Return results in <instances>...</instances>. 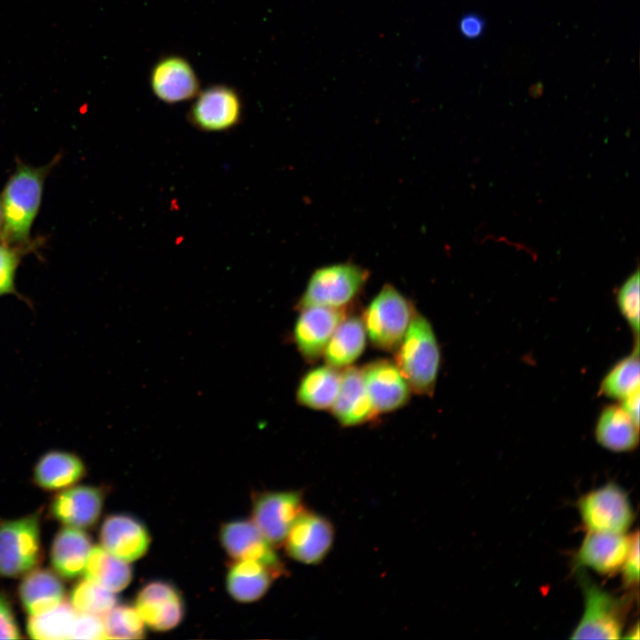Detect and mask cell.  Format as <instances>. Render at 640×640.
<instances>
[{"label": "cell", "mask_w": 640, "mask_h": 640, "mask_svg": "<svg viewBox=\"0 0 640 640\" xmlns=\"http://www.w3.org/2000/svg\"><path fill=\"white\" fill-rule=\"evenodd\" d=\"M60 159L56 156L38 167L22 161L16 164L0 196L3 216L0 242L10 245L38 242L30 237L32 226L41 207L44 181Z\"/></svg>", "instance_id": "1"}, {"label": "cell", "mask_w": 640, "mask_h": 640, "mask_svg": "<svg viewBox=\"0 0 640 640\" xmlns=\"http://www.w3.org/2000/svg\"><path fill=\"white\" fill-rule=\"evenodd\" d=\"M396 351V364L411 389L431 396L440 369L441 352L433 327L424 316L414 312Z\"/></svg>", "instance_id": "2"}, {"label": "cell", "mask_w": 640, "mask_h": 640, "mask_svg": "<svg viewBox=\"0 0 640 640\" xmlns=\"http://www.w3.org/2000/svg\"><path fill=\"white\" fill-rule=\"evenodd\" d=\"M583 612L571 639H620L624 633L629 602L580 577Z\"/></svg>", "instance_id": "3"}, {"label": "cell", "mask_w": 640, "mask_h": 640, "mask_svg": "<svg viewBox=\"0 0 640 640\" xmlns=\"http://www.w3.org/2000/svg\"><path fill=\"white\" fill-rule=\"evenodd\" d=\"M369 276L367 269L350 261L319 267L309 276L298 308L345 307L363 290Z\"/></svg>", "instance_id": "4"}, {"label": "cell", "mask_w": 640, "mask_h": 640, "mask_svg": "<svg viewBox=\"0 0 640 640\" xmlns=\"http://www.w3.org/2000/svg\"><path fill=\"white\" fill-rule=\"evenodd\" d=\"M414 312L411 302L387 284L370 302L362 320L372 343L393 351L402 341Z\"/></svg>", "instance_id": "5"}, {"label": "cell", "mask_w": 640, "mask_h": 640, "mask_svg": "<svg viewBox=\"0 0 640 640\" xmlns=\"http://www.w3.org/2000/svg\"><path fill=\"white\" fill-rule=\"evenodd\" d=\"M42 561L39 513L0 520V576L17 578Z\"/></svg>", "instance_id": "6"}, {"label": "cell", "mask_w": 640, "mask_h": 640, "mask_svg": "<svg viewBox=\"0 0 640 640\" xmlns=\"http://www.w3.org/2000/svg\"><path fill=\"white\" fill-rule=\"evenodd\" d=\"M577 508L587 532L627 533L635 521L628 494L612 482L583 494Z\"/></svg>", "instance_id": "7"}, {"label": "cell", "mask_w": 640, "mask_h": 640, "mask_svg": "<svg viewBox=\"0 0 640 640\" xmlns=\"http://www.w3.org/2000/svg\"><path fill=\"white\" fill-rule=\"evenodd\" d=\"M304 509L300 491L256 492L252 497V521L274 547H279Z\"/></svg>", "instance_id": "8"}, {"label": "cell", "mask_w": 640, "mask_h": 640, "mask_svg": "<svg viewBox=\"0 0 640 640\" xmlns=\"http://www.w3.org/2000/svg\"><path fill=\"white\" fill-rule=\"evenodd\" d=\"M193 100L188 118L198 130L225 132L236 126L242 119V98L232 86L212 84L200 90Z\"/></svg>", "instance_id": "9"}, {"label": "cell", "mask_w": 640, "mask_h": 640, "mask_svg": "<svg viewBox=\"0 0 640 640\" xmlns=\"http://www.w3.org/2000/svg\"><path fill=\"white\" fill-rule=\"evenodd\" d=\"M333 540L334 529L330 520L305 508L292 525L284 545L291 558L314 565L324 559Z\"/></svg>", "instance_id": "10"}, {"label": "cell", "mask_w": 640, "mask_h": 640, "mask_svg": "<svg viewBox=\"0 0 640 640\" xmlns=\"http://www.w3.org/2000/svg\"><path fill=\"white\" fill-rule=\"evenodd\" d=\"M220 540L222 548L235 561H256L269 567L279 576L284 574V566L274 546L252 521L235 520L222 524Z\"/></svg>", "instance_id": "11"}, {"label": "cell", "mask_w": 640, "mask_h": 640, "mask_svg": "<svg viewBox=\"0 0 640 640\" xmlns=\"http://www.w3.org/2000/svg\"><path fill=\"white\" fill-rule=\"evenodd\" d=\"M149 85L154 95L168 104L193 100L201 90L191 63L177 54L163 56L155 63L149 73Z\"/></svg>", "instance_id": "12"}, {"label": "cell", "mask_w": 640, "mask_h": 640, "mask_svg": "<svg viewBox=\"0 0 640 640\" xmlns=\"http://www.w3.org/2000/svg\"><path fill=\"white\" fill-rule=\"evenodd\" d=\"M134 607L145 625L156 631L178 626L184 617V602L178 589L164 580H152L138 592Z\"/></svg>", "instance_id": "13"}, {"label": "cell", "mask_w": 640, "mask_h": 640, "mask_svg": "<svg viewBox=\"0 0 640 640\" xmlns=\"http://www.w3.org/2000/svg\"><path fill=\"white\" fill-rule=\"evenodd\" d=\"M632 534L588 532L579 547L574 563L603 576L620 572L628 553Z\"/></svg>", "instance_id": "14"}, {"label": "cell", "mask_w": 640, "mask_h": 640, "mask_svg": "<svg viewBox=\"0 0 640 640\" xmlns=\"http://www.w3.org/2000/svg\"><path fill=\"white\" fill-rule=\"evenodd\" d=\"M293 330L300 354L309 361L323 356L324 348L339 324L346 317L342 308L313 306L300 309Z\"/></svg>", "instance_id": "15"}, {"label": "cell", "mask_w": 640, "mask_h": 640, "mask_svg": "<svg viewBox=\"0 0 640 640\" xmlns=\"http://www.w3.org/2000/svg\"><path fill=\"white\" fill-rule=\"evenodd\" d=\"M361 374L376 413L396 410L409 400L412 389L396 364L377 360L362 368Z\"/></svg>", "instance_id": "16"}, {"label": "cell", "mask_w": 640, "mask_h": 640, "mask_svg": "<svg viewBox=\"0 0 640 640\" xmlns=\"http://www.w3.org/2000/svg\"><path fill=\"white\" fill-rule=\"evenodd\" d=\"M104 490L91 485L68 487L56 493L50 504L52 516L65 526L87 529L99 520Z\"/></svg>", "instance_id": "17"}, {"label": "cell", "mask_w": 640, "mask_h": 640, "mask_svg": "<svg viewBox=\"0 0 640 640\" xmlns=\"http://www.w3.org/2000/svg\"><path fill=\"white\" fill-rule=\"evenodd\" d=\"M100 540L108 552L129 563L146 554L150 535L146 525L138 518L127 514H113L103 521Z\"/></svg>", "instance_id": "18"}, {"label": "cell", "mask_w": 640, "mask_h": 640, "mask_svg": "<svg viewBox=\"0 0 640 640\" xmlns=\"http://www.w3.org/2000/svg\"><path fill=\"white\" fill-rule=\"evenodd\" d=\"M335 419L344 427L357 426L372 419L376 412L366 391L361 370L347 366L340 372L337 396L331 406Z\"/></svg>", "instance_id": "19"}, {"label": "cell", "mask_w": 640, "mask_h": 640, "mask_svg": "<svg viewBox=\"0 0 640 640\" xmlns=\"http://www.w3.org/2000/svg\"><path fill=\"white\" fill-rule=\"evenodd\" d=\"M92 548V540L83 529L61 528L53 538L50 550L51 564L56 573L67 580L82 574Z\"/></svg>", "instance_id": "20"}, {"label": "cell", "mask_w": 640, "mask_h": 640, "mask_svg": "<svg viewBox=\"0 0 640 640\" xmlns=\"http://www.w3.org/2000/svg\"><path fill=\"white\" fill-rule=\"evenodd\" d=\"M86 468L76 454L61 450H51L36 461L33 477L42 489L62 490L75 484L85 475Z\"/></svg>", "instance_id": "21"}, {"label": "cell", "mask_w": 640, "mask_h": 640, "mask_svg": "<svg viewBox=\"0 0 640 640\" xmlns=\"http://www.w3.org/2000/svg\"><path fill=\"white\" fill-rule=\"evenodd\" d=\"M596 441L614 452L635 450L639 443V425L636 424L620 404L604 406L594 429Z\"/></svg>", "instance_id": "22"}, {"label": "cell", "mask_w": 640, "mask_h": 640, "mask_svg": "<svg viewBox=\"0 0 640 640\" xmlns=\"http://www.w3.org/2000/svg\"><path fill=\"white\" fill-rule=\"evenodd\" d=\"M18 596L25 612L35 615L60 604L65 596V587L52 570L35 568L24 574Z\"/></svg>", "instance_id": "23"}, {"label": "cell", "mask_w": 640, "mask_h": 640, "mask_svg": "<svg viewBox=\"0 0 640 640\" xmlns=\"http://www.w3.org/2000/svg\"><path fill=\"white\" fill-rule=\"evenodd\" d=\"M279 575L261 563L252 560L235 561L227 575L228 594L241 603L261 598Z\"/></svg>", "instance_id": "24"}, {"label": "cell", "mask_w": 640, "mask_h": 640, "mask_svg": "<svg viewBox=\"0 0 640 640\" xmlns=\"http://www.w3.org/2000/svg\"><path fill=\"white\" fill-rule=\"evenodd\" d=\"M366 332L358 316L345 317L331 336L324 351L327 365L345 368L356 360L365 346Z\"/></svg>", "instance_id": "25"}, {"label": "cell", "mask_w": 640, "mask_h": 640, "mask_svg": "<svg viewBox=\"0 0 640 640\" xmlns=\"http://www.w3.org/2000/svg\"><path fill=\"white\" fill-rule=\"evenodd\" d=\"M84 572L86 579L114 593L124 589L132 579L128 562L116 557L101 546L92 548Z\"/></svg>", "instance_id": "26"}, {"label": "cell", "mask_w": 640, "mask_h": 640, "mask_svg": "<svg viewBox=\"0 0 640 640\" xmlns=\"http://www.w3.org/2000/svg\"><path fill=\"white\" fill-rule=\"evenodd\" d=\"M330 365L319 366L307 372L298 390V402L316 410L331 408L340 387V372Z\"/></svg>", "instance_id": "27"}, {"label": "cell", "mask_w": 640, "mask_h": 640, "mask_svg": "<svg viewBox=\"0 0 640 640\" xmlns=\"http://www.w3.org/2000/svg\"><path fill=\"white\" fill-rule=\"evenodd\" d=\"M639 342L635 340L632 352L618 361L602 379L598 395L618 402L639 390Z\"/></svg>", "instance_id": "28"}, {"label": "cell", "mask_w": 640, "mask_h": 640, "mask_svg": "<svg viewBox=\"0 0 640 640\" xmlns=\"http://www.w3.org/2000/svg\"><path fill=\"white\" fill-rule=\"evenodd\" d=\"M77 612L68 602L35 615H29L27 631L33 639H70Z\"/></svg>", "instance_id": "29"}, {"label": "cell", "mask_w": 640, "mask_h": 640, "mask_svg": "<svg viewBox=\"0 0 640 640\" xmlns=\"http://www.w3.org/2000/svg\"><path fill=\"white\" fill-rule=\"evenodd\" d=\"M69 604L77 612L105 616L117 604L116 593L84 578L72 588Z\"/></svg>", "instance_id": "30"}, {"label": "cell", "mask_w": 640, "mask_h": 640, "mask_svg": "<svg viewBox=\"0 0 640 640\" xmlns=\"http://www.w3.org/2000/svg\"><path fill=\"white\" fill-rule=\"evenodd\" d=\"M102 619L106 638L140 639L145 636V623L133 606L116 604Z\"/></svg>", "instance_id": "31"}, {"label": "cell", "mask_w": 640, "mask_h": 640, "mask_svg": "<svg viewBox=\"0 0 640 640\" xmlns=\"http://www.w3.org/2000/svg\"><path fill=\"white\" fill-rule=\"evenodd\" d=\"M39 242L30 245H10L0 242V297L14 295L31 306L29 300L17 290L15 279L22 258L35 252Z\"/></svg>", "instance_id": "32"}, {"label": "cell", "mask_w": 640, "mask_h": 640, "mask_svg": "<svg viewBox=\"0 0 640 640\" xmlns=\"http://www.w3.org/2000/svg\"><path fill=\"white\" fill-rule=\"evenodd\" d=\"M616 302L620 313L627 321L636 340L639 333V270L632 273L619 287Z\"/></svg>", "instance_id": "33"}, {"label": "cell", "mask_w": 640, "mask_h": 640, "mask_svg": "<svg viewBox=\"0 0 640 640\" xmlns=\"http://www.w3.org/2000/svg\"><path fill=\"white\" fill-rule=\"evenodd\" d=\"M102 617L77 612L70 639H105Z\"/></svg>", "instance_id": "34"}, {"label": "cell", "mask_w": 640, "mask_h": 640, "mask_svg": "<svg viewBox=\"0 0 640 640\" xmlns=\"http://www.w3.org/2000/svg\"><path fill=\"white\" fill-rule=\"evenodd\" d=\"M622 581L627 588H634L639 582V533L632 534L628 553L620 567Z\"/></svg>", "instance_id": "35"}, {"label": "cell", "mask_w": 640, "mask_h": 640, "mask_svg": "<svg viewBox=\"0 0 640 640\" xmlns=\"http://www.w3.org/2000/svg\"><path fill=\"white\" fill-rule=\"evenodd\" d=\"M20 637L11 602L7 596L0 591V639H20Z\"/></svg>", "instance_id": "36"}, {"label": "cell", "mask_w": 640, "mask_h": 640, "mask_svg": "<svg viewBox=\"0 0 640 640\" xmlns=\"http://www.w3.org/2000/svg\"><path fill=\"white\" fill-rule=\"evenodd\" d=\"M484 21L477 14L468 13L459 20V30L460 34L468 39H475L484 33Z\"/></svg>", "instance_id": "37"}, {"label": "cell", "mask_w": 640, "mask_h": 640, "mask_svg": "<svg viewBox=\"0 0 640 640\" xmlns=\"http://www.w3.org/2000/svg\"><path fill=\"white\" fill-rule=\"evenodd\" d=\"M620 405L639 425L640 389L620 401Z\"/></svg>", "instance_id": "38"}, {"label": "cell", "mask_w": 640, "mask_h": 640, "mask_svg": "<svg viewBox=\"0 0 640 640\" xmlns=\"http://www.w3.org/2000/svg\"><path fill=\"white\" fill-rule=\"evenodd\" d=\"M627 639H639V626L638 622L636 623L634 627H632L626 636H623Z\"/></svg>", "instance_id": "39"}, {"label": "cell", "mask_w": 640, "mask_h": 640, "mask_svg": "<svg viewBox=\"0 0 640 640\" xmlns=\"http://www.w3.org/2000/svg\"><path fill=\"white\" fill-rule=\"evenodd\" d=\"M2 223H3V216H2V207H1V203H0V235H1V230H2Z\"/></svg>", "instance_id": "40"}]
</instances>
